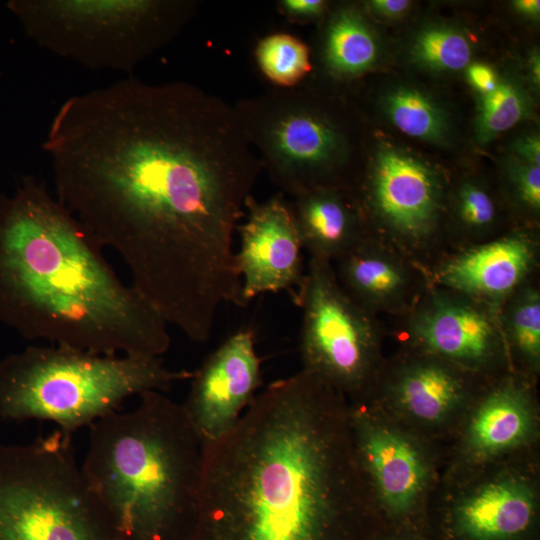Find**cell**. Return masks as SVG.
<instances>
[{
    "instance_id": "6",
    "label": "cell",
    "mask_w": 540,
    "mask_h": 540,
    "mask_svg": "<svg viewBox=\"0 0 540 540\" xmlns=\"http://www.w3.org/2000/svg\"><path fill=\"white\" fill-rule=\"evenodd\" d=\"M38 46L90 69L131 72L194 15L190 0H11Z\"/></svg>"
},
{
    "instance_id": "25",
    "label": "cell",
    "mask_w": 540,
    "mask_h": 540,
    "mask_svg": "<svg viewBox=\"0 0 540 540\" xmlns=\"http://www.w3.org/2000/svg\"><path fill=\"white\" fill-rule=\"evenodd\" d=\"M452 208L455 223V249L494 238L498 221L495 198L479 181L466 180L453 193Z\"/></svg>"
},
{
    "instance_id": "27",
    "label": "cell",
    "mask_w": 540,
    "mask_h": 540,
    "mask_svg": "<svg viewBox=\"0 0 540 540\" xmlns=\"http://www.w3.org/2000/svg\"><path fill=\"white\" fill-rule=\"evenodd\" d=\"M411 54L416 63L431 70L457 71L469 64L472 47L460 31L430 26L416 36Z\"/></svg>"
},
{
    "instance_id": "14",
    "label": "cell",
    "mask_w": 540,
    "mask_h": 540,
    "mask_svg": "<svg viewBox=\"0 0 540 540\" xmlns=\"http://www.w3.org/2000/svg\"><path fill=\"white\" fill-rule=\"evenodd\" d=\"M245 212L246 222L237 228L241 245L236 252L245 306L261 294L283 290L293 294L305 272L303 247L290 204L280 196L265 202L250 196Z\"/></svg>"
},
{
    "instance_id": "20",
    "label": "cell",
    "mask_w": 540,
    "mask_h": 540,
    "mask_svg": "<svg viewBox=\"0 0 540 540\" xmlns=\"http://www.w3.org/2000/svg\"><path fill=\"white\" fill-rule=\"evenodd\" d=\"M532 428L528 395L522 386L507 381L481 402L468 430V446L478 456H490L527 439Z\"/></svg>"
},
{
    "instance_id": "7",
    "label": "cell",
    "mask_w": 540,
    "mask_h": 540,
    "mask_svg": "<svg viewBox=\"0 0 540 540\" xmlns=\"http://www.w3.org/2000/svg\"><path fill=\"white\" fill-rule=\"evenodd\" d=\"M0 540H120L71 433L0 444Z\"/></svg>"
},
{
    "instance_id": "15",
    "label": "cell",
    "mask_w": 540,
    "mask_h": 540,
    "mask_svg": "<svg viewBox=\"0 0 540 540\" xmlns=\"http://www.w3.org/2000/svg\"><path fill=\"white\" fill-rule=\"evenodd\" d=\"M335 263L346 293L377 317H403L431 285L425 266L370 234Z\"/></svg>"
},
{
    "instance_id": "32",
    "label": "cell",
    "mask_w": 540,
    "mask_h": 540,
    "mask_svg": "<svg viewBox=\"0 0 540 540\" xmlns=\"http://www.w3.org/2000/svg\"><path fill=\"white\" fill-rule=\"evenodd\" d=\"M471 84L482 94L492 91L498 82L494 71L484 64H474L468 69Z\"/></svg>"
},
{
    "instance_id": "33",
    "label": "cell",
    "mask_w": 540,
    "mask_h": 540,
    "mask_svg": "<svg viewBox=\"0 0 540 540\" xmlns=\"http://www.w3.org/2000/svg\"><path fill=\"white\" fill-rule=\"evenodd\" d=\"M514 7L521 14L538 19L540 14V1L538 0H518L514 2Z\"/></svg>"
},
{
    "instance_id": "26",
    "label": "cell",
    "mask_w": 540,
    "mask_h": 540,
    "mask_svg": "<svg viewBox=\"0 0 540 540\" xmlns=\"http://www.w3.org/2000/svg\"><path fill=\"white\" fill-rule=\"evenodd\" d=\"M531 112V100L527 92L516 82L498 80L496 87L482 94L475 124L476 139L487 144Z\"/></svg>"
},
{
    "instance_id": "5",
    "label": "cell",
    "mask_w": 540,
    "mask_h": 540,
    "mask_svg": "<svg viewBox=\"0 0 540 540\" xmlns=\"http://www.w3.org/2000/svg\"><path fill=\"white\" fill-rule=\"evenodd\" d=\"M192 376L167 368L161 358L29 346L0 361V419L51 421L72 434L131 396L164 393Z\"/></svg>"
},
{
    "instance_id": "1",
    "label": "cell",
    "mask_w": 540,
    "mask_h": 540,
    "mask_svg": "<svg viewBox=\"0 0 540 540\" xmlns=\"http://www.w3.org/2000/svg\"><path fill=\"white\" fill-rule=\"evenodd\" d=\"M43 150L61 204L134 280L156 285L230 259L262 169L233 105L132 76L65 100Z\"/></svg>"
},
{
    "instance_id": "2",
    "label": "cell",
    "mask_w": 540,
    "mask_h": 540,
    "mask_svg": "<svg viewBox=\"0 0 540 540\" xmlns=\"http://www.w3.org/2000/svg\"><path fill=\"white\" fill-rule=\"evenodd\" d=\"M339 397L301 370L204 444L192 540H332L352 495Z\"/></svg>"
},
{
    "instance_id": "12",
    "label": "cell",
    "mask_w": 540,
    "mask_h": 540,
    "mask_svg": "<svg viewBox=\"0 0 540 540\" xmlns=\"http://www.w3.org/2000/svg\"><path fill=\"white\" fill-rule=\"evenodd\" d=\"M190 380L182 406L197 435L207 444L237 424L262 384L253 332L244 329L229 336Z\"/></svg>"
},
{
    "instance_id": "8",
    "label": "cell",
    "mask_w": 540,
    "mask_h": 540,
    "mask_svg": "<svg viewBox=\"0 0 540 540\" xmlns=\"http://www.w3.org/2000/svg\"><path fill=\"white\" fill-rule=\"evenodd\" d=\"M261 168L295 197L320 187L346 189L354 144L347 123L306 80L233 105Z\"/></svg>"
},
{
    "instance_id": "11",
    "label": "cell",
    "mask_w": 540,
    "mask_h": 540,
    "mask_svg": "<svg viewBox=\"0 0 540 540\" xmlns=\"http://www.w3.org/2000/svg\"><path fill=\"white\" fill-rule=\"evenodd\" d=\"M401 319L416 350L464 371L482 370L506 350L499 311L450 289L431 284Z\"/></svg>"
},
{
    "instance_id": "19",
    "label": "cell",
    "mask_w": 540,
    "mask_h": 540,
    "mask_svg": "<svg viewBox=\"0 0 540 540\" xmlns=\"http://www.w3.org/2000/svg\"><path fill=\"white\" fill-rule=\"evenodd\" d=\"M533 512L530 489L518 481L502 480L465 499L457 518L460 528L476 540H504L526 530Z\"/></svg>"
},
{
    "instance_id": "13",
    "label": "cell",
    "mask_w": 540,
    "mask_h": 540,
    "mask_svg": "<svg viewBox=\"0 0 540 540\" xmlns=\"http://www.w3.org/2000/svg\"><path fill=\"white\" fill-rule=\"evenodd\" d=\"M539 257L536 234L516 229L455 249L428 269L432 285L465 294L495 310L532 279Z\"/></svg>"
},
{
    "instance_id": "24",
    "label": "cell",
    "mask_w": 540,
    "mask_h": 540,
    "mask_svg": "<svg viewBox=\"0 0 540 540\" xmlns=\"http://www.w3.org/2000/svg\"><path fill=\"white\" fill-rule=\"evenodd\" d=\"M255 58L263 75L276 88L295 87L314 70L309 46L289 33H273L260 39Z\"/></svg>"
},
{
    "instance_id": "4",
    "label": "cell",
    "mask_w": 540,
    "mask_h": 540,
    "mask_svg": "<svg viewBox=\"0 0 540 540\" xmlns=\"http://www.w3.org/2000/svg\"><path fill=\"white\" fill-rule=\"evenodd\" d=\"M89 426L82 470L120 540H192L204 444L163 392Z\"/></svg>"
},
{
    "instance_id": "34",
    "label": "cell",
    "mask_w": 540,
    "mask_h": 540,
    "mask_svg": "<svg viewBox=\"0 0 540 540\" xmlns=\"http://www.w3.org/2000/svg\"><path fill=\"white\" fill-rule=\"evenodd\" d=\"M532 74L534 82L539 85V57L538 54H535L532 57Z\"/></svg>"
},
{
    "instance_id": "31",
    "label": "cell",
    "mask_w": 540,
    "mask_h": 540,
    "mask_svg": "<svg viewBox=\"0 0 540 540\" xmlns=\"http://www.w3.org/2000/svg\"><path fill=\"white\" fill-rule=\"evenodd\" d=\"M512 150L519 160L540 165V140L538 134H529L518 138L512 144Z\"/></svg>"
},
{
    "instance_id": "10",
    "label": "cell",
    "mask_w": 540,
    "mask_h": 540,
    "mask_svg": "<svg viewBox=\"0 0 540 540\" xmlns=\"http://www.w3.org/2000/svg\"><path fill=\"white\" fill-rule=\"evenodd\" d=\"M446 190L440 174L409 154L384 147L377 150L365 177L358 204L373 235L421 265L439 247Z\"/></svg>"
},
{
    "instance_id": "18",
    "label": "cell",
    "mask_w": 540,
    "mask_h": 540,
    "mask_svg": "<svg viewBox=\"0 0 540 540\" xmlns=\"http://www.w3.org/2000/svg\"><path fill=\"white\" fill-rule=\"evenodd\" d=\"M419 352L422 358L400 366L388 390L405 412L419 420L434 422L462 400L465 379L461 372L464 370Z\"/></svg>"
},
{
    "instance_id": "3",
    "label": "cell",
    "mask_w": 540,
    "mask_h": 540,
    "mask_svg": "<svg viewBox=\"0 0 540 540\" xmlns=\"http://www.w3.org/2000/svg\"><path fill=\"white\" fill-rule=\"evenodd\" d=\"M0 322L29 340L105 355L160 358L171 344L162 315L33 176L0 195Z\"/></svg>"
},
{
    "instance_id": "16",
    "label": "cell",
    "mask_w": 540,
    "mask_h": 540,
    "mask_svg": "<svg viewBox=\"0 0 540 540\" xmlns=\"http://www.w3.org/2000/svg\"><path fill=\"white\" fill-rule=\"evenodd\" d=\"M349 423L355 431L357 454L380 498L390 510L405 512L424 485L426 468L422 456L406 438L376 424L364 412L354 411Z\"/></svg>"
},
{
    "instance_id": "30",
    "label": "cell",
    "mask_w": 540,
    "mask_h": 540,
    "mask_svg": "<svg viewBox=\"0 0 540 540\" xmlns=\"http://www.w3.org/2000/svg\"><path fill=\"white\" fill-rule=\"evenodd\" d=\"M411 3L407 0H372L365 4L366 9L375 16L395 19L404 15Z\"/></svg>"
},
{
    "instance_id": "22",
    "label": "cell",
    "mask_w": 540,
    "mask_h": 540,
    "mask_svg": "<svg viewBox=\"0 0 540 540\" xmlns=\"http://www.w3.org/2000/svg\"><path fill=\"white\" fill-rule=\"evenodd\" d=\"M500 327L509 348L532 369L540 362V290L531 279L499 310Z\"/></svg>"
},
{
    "instance_id": "23",
    "label": "cell",
    "mask_w": 540,
    "mask_h": 540,
    "mask_svg": "<svg viewBox=\"0 0 540 540\" xmlns=\"http://www.w3.org/2000/svg\"><path fill=\"white\" fill-rule=\"evenodd\" d=\"M383 109L390 122L406 135L433 144L448 137V121L444 111L429 96L411 87H398L383 100Z\"/></svg>"
},
{
    "instance_id": "29",
    "label": "cell",
    "mask_w": 540,
    "mask_h": 540,
    "mask_svg": "<svg viewBox=\"0 0 540 540\" xmlns=\"http://www.w3.org/2000/svg\"><path fill=\"white\" fill-rule=\"evenodd\" d=\"M329 4L324 0H280L278 11L292 23H309L323 19Z\"/></svg>"
},
{
    "instance_id": "17",
    "label": "cell",
    "mask_w": 540,
    "mask_h": 540,
    "mask_svg": "<svg viewBox=\"0 0 540 540\" xmlns=\"http://www.w3.org/2000/svg\"><path fill=\"white\" fill-rule=\"evenodd\" d=\"M293 198L290 207L309 258L333 263L368 235L358 203L344 188L320 187Z\"/></svg>"
},
{
    "instance_id": "28",
    "label": "cell",
    "mask_w": 540,
    "mask_h": 540,
    "mask_svg": "<svg viewBox=\"0 0 540 540\" xmlns=\"http://www.w3.org/2000/svg\"><path fill=\"white\" fill-rule=\"evenodd\" d=\"M512 197L527 213L536 216L540 210V165L514 160L507 168Z\"/></svg>"
},
{
    "instance_id": "21",
    "label": "cell",
    "mask_w": 540,
    "mask_h": 540,
    "mask_svg": "<svg viewBox=\"0 0 540 540\" xmlns=\"http://www.w3.org/2000/svg\"><path fill=\"white\" fill-rule=\"evenodd\" d=\"M320 61L334 80H351L372 69L380 55L373 27L359 9L342 6L326 19L320 42Z\"/></svg>"
},
{
    "instance_id": "9",
    "label": "cell",
    "mask_w": 540,
    "mask_h": 540,
    "mask_svg": "<svg viewBox=\"0 0 540 540\" xmlns=\"http://www.w3.org/2000/svg\"><path fill=\"white\" fill-rule=\"evenodd\" d=\"M293 301L302 310L303 371L339 394L360 393L378 362L381 325L339 283L333 263L309 258Z\"/></svg>"
}]
</instances>
